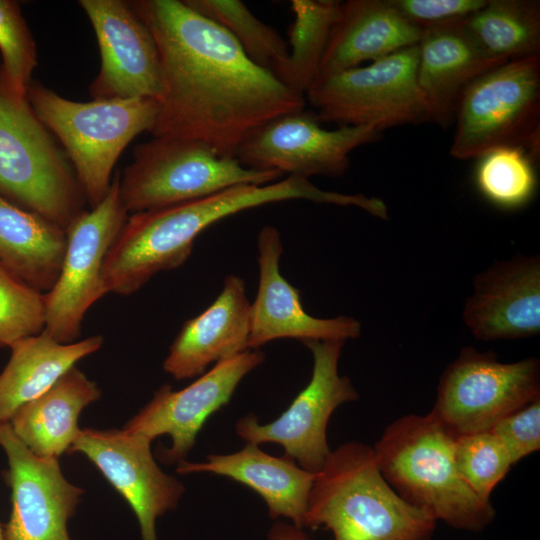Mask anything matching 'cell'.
Wrapping results in <instances>:
<instances>
[{"label": "cell", "mask_w": 540, "mask_h": 540, "mask_svg": "<svg viewBox=\"0 0 540 540\" xmlns=\"http://www.w3.org/2000/svg\"><path fill=\"white\" fill-rule=\"evenodd\" d=\"M130 4L158 47L162 94L153 137L203 142L234 157L268 121L304 110L306 99L252 62L221 26L184 1Z\"/></svg>", "instance_id": "obj_1"}, {"label": "cell", "mask_w": 540, "mask_h": 540, "mask_svg": "<svg viewBox=\"0 0 540 540\" xmlns=\"http://www.w3.org/2000/svg\"><path fill=\"white\" fill-rule=\"evenodd\" d=\"M288 200L342 206L346 197L322 190L309 179L287 176L129 215L104 261L107 293L133 294L155 274L181 266L191 255L195 239L210 225L244 210Z\"/></svg>", "instance_id": "obj_2"}, {"label": "cell", "mask_w": 540, "mask_h": 540, "mask_svg": "<svg viewBox=\"0 0 540 540\" xmlns=\"http://www.w3.org/2000/svg\"><path fill=\"white\" fill-rule=\"evenodd\" d=\"M436 520L385 480L373 448L356 441L331 450L310 491L304 528L334 540H429Z\"/></svg>", "instance_id": "obj_3"}, {"label": "cell", "mask_w": 540, "mask_h": 540, "mask_svg": "<svg viewBox=\"0 0 540 540\" xmlns=\"http://www.w3.org/2000/svg\"><path fill=\"white\" fill-rule=\"evenodd\" d=\"M455 439L430 413L412 414L392 422L372 448L383 477L405 501L453 528L480 531L495 510L459 475Z\"/></svg>", "instance_id": "obj_4"}, {"label": "cell", "mask_w": 540, "mask_h": 540, "mask_svg": "<svg viewBox=\"0 0 540 540\" xmlns=\"http://www.w3.org/2000/svg\"><path fill=\"white\" fill-rule=\"evenodd\" d=\"M27 100L61 143L91 208L106 196L116 162L139 134L151 132L158 101L145 98L67 99L32 82Z\"/></svg>", "instance_id": "obj_5"}, {"label": "cell", "mask_w": 540, "mask_h": 540, "mask_svg": "<svg viewBox=\"0 0 540 540\" xmlns=\"http://www.w3.org/2000/svg\"><path fill=\"white\" fill-rule=\"evenodd\" d=\"M0 196L65 231L87 201L64 151L1 74Z\"/></svg>", "instance_id": "obj_6"}, {"label": "cell", "mask_w": 540, "mask_h": 540, "mask_svg": "<svg viewBox=\"0 0 540 540\" xmlns=\"http://www.w3.org/2000/svg\"><path fill=\"white\" fill-rule=\"evenodd\" d=\"M281 177L277 171L247 168L200 141L154 137L135 148L133 160L120 173L119 194L127 213L134 214Z\"/></svg>", "instance_id": "obj_7"}, {"label": "cell", "mask_w": 540, "mask_h": 540, "mask_svg": "<svg viewBox=\"0 0 540 540\" xmlns=\"http://www.w3.org/2000/svg\"><path fill=\"white\" fill-rule=\"evenodd\" d=\"M452 157L461 160L503 147L531 157L540 148V54L509 60L475 79L454 118Z\"/></svg>", "instance_id": "obj_8"}, {"label": "cell", "mask_w": 540, "mask_h": 540, "mask_svg": "<svg viewBox=\"0 0 540 540\" xmlns=\"http://www.w3.org/2000/svg\"><path fill=\"white\" fill-rule=\"evenodd\" d=\"M418 44L317 81L305 99L319 122L391 127L430 122L417 82Z\"/></svg>", "instance_id": "obj_9"}, {"label": "cell", "mask_w": 540, "mask_h": 540, "mask_svg": "<svg viewBox=\"0 0 540 540\" xmlns=\"http://www.w3.org/2000/svg\"><path fill=\"white\" fill-rule=\"evenodd\" d=\"M540 398V362H500L465 347L443 372L430 414L453 435L490 431L509 413Z\"/></svg>", "instance_id": "obj_10"}, {"label": "cell", "mask_w": 540, "mask_h": 540, "mask_svg": "<svg viewBox=\"0 0 540 540\" xmlns=\"http://www.w3.org/2000/svg\"><path fill=\"white\" fill-rule=\"evenodd\" d=\"M119 180L118 172L101 202L84 210L66 229L61 270L45 293L44 330L60 343L75 342L86 312L107 294L104 261L129 216L120 199Z\"/></svg>", "instance_id": "obj_11"}, {"label": "cell", "mask_w": 540, "mask_h": 540, "mask_svg": "<svg viewBox=\"0 0 540 540\" xmlns=\"http://www.w3.org/2000/svg\"><path fill=\"white\" fill-rule=\"evenodd\" d=\"M342 341H306L313 356L312 376L307 386L274 421L261 424L253 414L240 418L236 433L247 443H277L303 469L318 473L331 450L327 426L332 413L343 403L358 399L346 376H340L338 363Z\"/></svg>", "instance_id": "obj_12"}, {"label": "cell", "mask_w": 540, "mask_h": 540, "mask_svg": "<svg viewBox=\"0 0 540 540\" xmlns=\"http://www.w3.org/2000/svg\"><path fill=\"white\" fill-rule=\"evenodd\" d=\"M380 133L370 126L321 127L315 115L304 110L274 118L253 131L235 158L245 167L277 171L309 179L338 177L349 167L350 153L376 141Z\"/></svg>", "instance_id": "obj_13"}, {"label": "cell", "mask_w": 540, "mask_h": 540, "mask_svg": "<svg viewBox=\"0 0 540 540\" xmlns=\"http://www.w3.org/2000/svg\"><path fill=\"white\" fill-rule=\"evenodd\" d=\"M264 360L262 351L249 349L216 363L183 389L163 385L123 429L151 441L169 435L171 446L159 458L165 464H179L186 460L207 419L229 403L241 380Z\"/></svg>", "instance_id": "obj_14"}, {"label": "cell", "mask_w": 540, "mask_h": 540, "mask_svg": "<svg viewBox=\"0 0 540 540\" xmlns=\"http://www.w3.org/2000/svg\"><path fill=\"white\" fill-rule=\"evenodd\" d=\"M97 39L101 65L89 86L92 99L159 101L161 63L155 39L130 1L80 0Z\"/></svg>", "instance_id": "obj_15"}, {"label": "cell", "mask_w": 540, "mask_h": 540, "mask_svg": "<svg viewBox=\"0 0 540 540\" xmlns=\"http://www.w3.org/2000/svg\"><path fill=\"white\" fill-rule=\"evenodd\" d=\"M151 440L125 429H80L69 454H84L134 511L142 540H158L156 520L173 510L184 485L166 474L151 453Z\"/></svg>", "instance_id": "obj_16"}, {"label": "cell", "mask_w": 540, "mask_h": 540, "mask_svg": "<svg viewBox=\"0 0 540 540\" xmlns=\"http://www.w3.org/2000/svg\"><path fill=\"white\" fill-rule=\"evenodd\" d=\"M0 446L8 459L12 505L5 540H70L67 523L84 490L64 477L57 458L33 454L9 423L0 424Z\"/></svg>", "instance_id": "obj_17"}, {"label": "cell", "mask_w": 540, "mask_h": 540, "mask_svg": "<svg viewBox=\"0 0 540 540\" xmlns=\"http://www.w3.org/2000/svg\"><path fill=\"white\" fill-rule=\"evenodd\" d=\"M259 284L251 303V326L248 349L258 350L266 343L293 338L301 341H342L357 338L361 323L350 316L317 318L306 313L300 292L281 274L283 253L279 230L263 226L257 237Z\"/></svg>", "instance_id": "obj_18"}, {"label": "cell", "mask_w": 540, "mask_h": 540, "mask_svg": "<svg viewBox=\"0 0 540 540\" xmlns=\"http://www.w3.org/2000/svg\"><path fill=\"white\" fill-rule=\"evenodd\" d=\"M463 321L477 339H519L540 332L539 255H518L475 277Z\"/></svg>", "instance_id": "obj_19"}, {"label": "cell", "mask_w": 540, "mask_h": 540, "mask_svg": "<svg viewBox=\"0 0 540 540\" xmlns=\"http://www.w3.org/2000/svg\"><path fill=\"white\" fill-rule=\"evenodd\" d=\"M464 19L426 27L418 43L417 82L430 121L454 124L466 88L487 71L505 63L489 56L471 35Z\"/></svg>", "instance_id": "obj_20"}, {"label": "cell", "mask_w": 540, "mask_h": 540, "mask_svg": "<svg viewBox=\"0 0 540 540\" xmlns=\"http://www.w3.org/2000/svg\"><path fill=\"white\" fill-rule=\"evenodd\" d=\"M250 326L245 283L228 275L214 302L183 324L164 360V371L177 380L202 375L210 364L249 350Z\"/></svg>", "instance_id": "obj_21"}, {"label": "cell", "mask_w": 540, "mask_h": 540, "mask_svg": "<svg viewBox=\"0 0 540 540\" xmlns=\"http://www.w3.org/2000/svg\"><path fill=\"white\" fill-rule=\"evenodd\" d=\"M421 35L422 29L406 19L390 0L342 2L317 81L417 45Z\"/></svg>", "instance_id": "obj_22"}, {"label": "cell", "mask_w": 540, "mask_h": 540, "mask_svg": "<svg viewBox=\"0 0 540 540\" xmlns=\"http://www.w3.org/2000/svg\"><path fill=\"white\" fill-rule=\"evenodd\" d=\"M176 471L179 474L208 472L242 483L265 501L271 519L288 518L302 529L317 475L285 454L274 456L251 443L234 453L210 454L205 462L185 460L177 464Z\"/></svg>", "instance_id": "obj_23"}, {"label": "cell", "mask_w": 540, "mask_h": 540, "mask_svg": "<svg viewBox=\"0 0 540 540\" xmlns=\"http://www.w3.org/2000/svg\"><path fill=\"white\" fill-rule=\"evenodd\" d=\"M100 396L96 383L74 366L44 393L19 407L9 424L33 454L58 459L80 431L81 411Z\"/></svg>", "instance_id": "obj_24"}, {"label": "cell", "mask_w": 540, "mask_h": 540, "mask_svg": "<svg viewBox=\"0 0 540 540\" xmlns=\"http://www.w3.org/2000/svg\"><path fill=\"white\" fill-rule=\"evenodd\" d=\"M102 344L101 335L60 343L43 330L11 345L10 359L0 374V424L9 423L19 407L44 393Z\"/></svg>", "instance_id": "obj_25"}, {"label": "cell", "mask_w": 540, "mask_h": 540, "mask_svg": "<svg viewBox=\"0 0 540 540\" xmlns=\"http://www.w3.org/2000/svg\"><path fill=\"white\" fill-rule=\"evenodd\" d=\"M66 231L0 196V264L34 289L55 284L66 249Z\"/></svg>", "instance_id": "obj_26"}, {"label": "cell", "mask_w": 540, "mask_h": 540, "mask_svg": "<svg viewBox=\"0 0 540 540\" xmlns=\"http://www.w3.org/2000/svg\"><path fill=\"white\" fill-rule=\"evenodd\" d=\"M341 3L336 0L291 1L294 21L289 30V54L272 74L301 96L305 97L317 81Z\"/></svg>", "instance_id": "obj_27"}, {"label": "cell", "mask_w": 540, "mask_h": 540, "mask_svg": "<svg viewBox=\"0 0 540 540\" xmlns=\"http://www.w3.org/2000/svg\"><path fill=\"white\" fill-rule=\"evenodd\" d=\"M463 21L492 58L507 62L540 54L539 1L486 0Z\"/></svg>", "instance_id": "obj_28"}, {"label": "cell", "mask_w": 540, "mask_h": 540, "mask_svg": "<svg viewBox=\"0 0 540 540\" xmlns=\"http://www.w3.org/2000/svg\"><path fill=\"white\" fill-rule=\"evenodd\" d=\"M191 9L224 28L246 56L271 73L287 58L288 43L239 0H183Z\"/></svg>", "instance_id": "obj_29"}, {"label": "cell", "mask_w": 540, "mask_h": 540, "mask_svg": "<svg viewBox=\"0 0 540 540\" xmlns=\"http://www.w3.org/2000/svg\"><path fill=\"white\" fill-rule=\"evenodd\" d=\"M475 183L494 205L515 209L527 204L536 191L531 156L519 147H503L478 158Z\"/></svg>", "instance_id": "obj_30"}, {"label": "cell", "mask_w": 540, "mask_h": 540, "mask_svg": "<svg viewBox=\"0 0 540 540\" xmlns=\"http://www.w3.org/2000/svg\"><path fill=\"white\" fill-rule=\"evenodd\" d=\"M454 459L464 482L486 501L512 466L506 447L491 431L456 436Z\"/></svg>", "instance_id": "obj_31"}, {"label": "cell", "mask_w": 540, "mask_h": 540, "mask_svg": "<svg viewBox=\"0 0 540 540\" xmlns=\"http://www.w3.org/2000/svg\"><path fill=\"white\" fill-rule=\"evenodd\" d=\"M0 74L7 88L27 98L38 58L35 40L18 2L0 0Z\"/></svg>", "instance_id": "obj_32"}, {"label": "cell", "mask_w": 540, "mask_h": 540, "mask_svg": "<svg viewBox=\"0 0 540 540\" xmlns=\"http://www.w3.org/2000/svg\"><path fill=\"white\" fill-rule=\"evenodd\" d=\"M44 328L45 294L0 264V346L10 347Z\"/></svg>", "instance_id": "obj_33"}, {"label": "cell", "mask_w": 540, "mask_h": 540, "mask_svg": "<svg viewBox=\"0 0 540 540\" xmlns=\"http://www.w3.org/2000/svg\"><path fill=\"white\" fill-rule=\"evenodd\" d=\"M504 444L512 465L540 448V398L509 413L490 430Z\"/></svg>", "instance_id": "obj_34"}, {"label": "cell", "mask_w": 540, "mask_h": 540, "mask_svg": "<svg viewBox=\"0 0 540 540\" xmlns=\"http://www.w3.org/2000/svg\"><path fill=\"white\" fill-rule=\"evenodd\" d=\"M396 9L422 30L462 20L480 9L486 0H390Z\"/></svg>", "instance_id": "obj_35"}, {"label": "cell", "mask_w": 540, "mask_h": 540, "mask_svg": "<svg viewBox=\"0 0 540 540\" xmlns=\"http://www.w3.org/2000/svg\"><path fill=\"white\" fill-rule=\"evenodd\" d=\"M268 540H311L302 528L277 521L268 533Z\"/></svg>", "instance_id": "obj_36"}, {"label": "cell", "mask_w": 540, "mask_h": 540, "mask_svg": "<svg viewBox=\"0 0 540 540\" xmlns=\"http://www.w3.org/2000/svg\"><path fill=\"white\" fill-rule=\"evenodd\" d=\"M0 540H5L4 536V525L0 523Z\"/></svg>", "instance_id": "obj_37"}]
</instances>
